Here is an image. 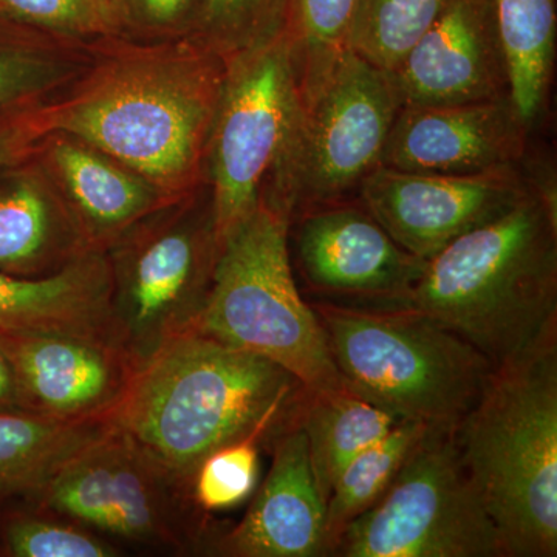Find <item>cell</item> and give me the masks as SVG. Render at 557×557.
Wrapping results in <instances>:
<instances>
[{
  "instance_id": "8fae6325",
  "label": "cell",
  "mask_w": 557,
  "mask_h": 557,
  "mask_svg": "<svg viewBox=\"0 0 557 557\" xmlns=\"http://www.w3.org/2000/svg\"><path fill=\"white\" fill-rule=\"evenodd\" d=\"M299 109L298 75L285 32L226 60L205 172L222 244L269 190Z\"/></svg>"
},
{
  "instance_id": "5bb4252c",
  "label": "cell",
  "mask_w": 557,
  "mask_h": 557,
  "mask_svg": "<svg viewBox=\"0 0 557 557\" xmlns=\"http://www.w3.org/2000/svg\"><path fill=\"white\" fill-rule=\"evenodd\" d=\"M21 408L67 423L110 421L137 362L120 344L64 333H0Z\"/></svg>"
},
{
  "instance_id": "30bf717a",
  "label": "cell",
  "mask_w": 557,
  "mask_h": 557,
  "mask_svg": "<svg viewBox=\"0 0 557 557\" xmlns=\"http://www.w3.org/2000/svg\"><path fill=\"white\" fill-rule=\"evenodd\" d=\"M330 556L507 557L453 432L438 429H428L384 496L348 523Z\"/></svg>"
},
{
  "instance_id": "ba28073f",
  "label": "cell",
  "mask_w": 557,
  "mask_h": 557,
  "mask_svg": "<svg viewBox=\"0 0 557 557\" xmlns=\"http://www.w3.org/2000/svg\"><path fill=\"white\" fill-rule=\"evenodd\" d=\"M24 500L115 545L208 555L215 536L190 487L113 424Z\"/></svg>"
},
{
  "instance_id": "484cf974",
  "label": "cell",
  "mask_w": 557,
  "mask_h": 557,
  "mask_svg": "<svg viewBox=\"0 0 557 557\" xmlns=\"http://www.w3.org/2000/svg\"><path fill=\"white\" fill-rule=\"evenodd\" d=\"M358 0H288L285 36L292 47L300 102L327 83L348 50Z\"/></svg>"
},
{
  "instance_id": "836d02e7",
  "label": "cell",
  "mask_w": 557,
  "mask_h": 557,
  "mask_svg": "<svg viewBox=\"0 0 557 557\" xmlns=\"http://www.w3.org/2000/svg\"><path fill=\"white\" fill-rule=\"evenodd\" d=\"M0 409L22 410L13 368L2 347H0Z\"/></svg>"
},
{
  "instance_id": "4fadbf2b",
  "label": "cell",
  "mask_w": 557,
  "mask_h": 557,
  "mask_svg": "<svg viewBox=\"0 0 557 557\" xmlns=\"http://www.w3.org/2000/svg\"><path fill=\"white\" fill-rule=\"evenodd\" d=\"M292 226L299 269L307 284L327 298L408 306L426 269V260L399 247L359 201L310 209Z\"/></svg>"
},
{
  "instance_id": "d590c367",
  "label": "cell",
  "mask_w": 557,
  "mask_h": 557,
  "mask_svg": "<svg viewBox=\"0 0 557 557\" xmlns=\"http://www.w3.org/2000/svg\"><path fill=\"white\" fill-rule=\"evenodd\" d=\"M0 556H2V547H0Z\"/></svg>"
},
{
  "instance_id": "4316f807",
  "label": "cell",
  "mask_w": 557,
  "mask_h": 557,
  "mask_svg": "<svg viewBox=\"0 0 557 557\" xmlns=\"http://www.w3.org/2000/svg\"><path fill=\"white\" fill-rule=\"evenodd\" d=\"M445 0H358L348 50L395 72L437 17Z\"/></svg>"
},
{
  "instance_id": "3957f363",
  "label": "cell",
  "mask_w": 557,
  "mask_h": 557,
  "mask_svg": "<svg viewBox=\"0 0 557 557\" xmlns=\"http://www.w3.org/2000/svg\"><path fill=\"white\" fill-rule=\"evenodd\" d=\"M408 306L507 364L557 335V200L518 205L428 260Z\"/></svg>"
},
{
  "instance_id": "f546056e",
  "label": "cell",
  "mask_w": 557,
  "mask_h": 557,
  "mask_svg": "<svg viewBox=\"0 0 557 557\" xmlns=\"http://www.w3.org/2000/svg\"><path fill=\"white\" fill-rule=\"evenodd\" d=\"M273 442L265 432H255L209 454L190 482L197 507L211 515L247 500L258 486L260 448H271Z\"/></svg>"
},
{
  "instance_id": "52a82bcc",
  "label": "cell",
  "mask_w": 557,
  "mask_h": 557,
  "mask_svg": "<svg viewBox=\"0 0 557 557\" xmlns=\"http://www.w3.org/2000/svg\"><path fill=\"white\" fill-rule=\"evenodd\" d=\"M220 251L222 239L207 182L150 212L106 249L113 325L137 366L175 336L197 327Z\"/></svg>"
},
{
  "instance_id": "83f0119b",
  "label": "cell",
  "mask_w": 557,
  "mask_h": 557,
  "mask_svg": "<svg viewBox=\"0 0 557 557\" xmlns=\"http://www.w3.org/2000/svg\"><path fill=\"white\" fill-rule=\"evenodd\" d=\"M2 556L11 557H116L119 545L89 528L32 508L14 511L0 527Z\"/></svg>"
},
{
  "instance_id": "d6a6232c",
  "label": "cell",
  "mask_w": 557,
  "mask_h": 557,
  "mask_svg": "<svg viewBox=\"0 0 557 557\" xmlns=\"http://www.w3.org/2000/svg\"><path fill=\"white\" fill-rule=\"evenodd\" d=\"M46 104L0 116V170L30 157L49 134Z\"/></svg>"
},
{
  "instance_id": "277c9868",
  "label": "cell",
  "mask_w": 557,
  "mask_h": 557,
  "mask_svg": "<svg viewBox=\"0 0 557 557\" xmlns=\"http://www.w3.org/2000/svg\"><path fill=\"white\" fill-rule=\"evenodd\" d=\"M507 557L557 556V335L494 369L453 432Z\"/></svg>"
},
{
  "instance_id": "ffe728a7",
  "label": "cell",
  "mask_w": 557,
  "mask_h": 557,
  "mask_svg": "<svg viewBox=\"0 0 557 557\" xmlns=\"http://www.w3.org/2000/svg\"><path fill=\"white\" fill-rule=\"evenodd\" d=\"M0 333H64L120 344L106 252H86L46 277L0 273Z\"/></svg>"
},
{
  "instance_id": "9a60e30c",
  "label": "cell",
  "mask_w": 557,
  "mask_h": 557,
  "mask_svg": "<svg viewBox=\"0 0 557 557\" xmlns=\"http://www.w3.org/2000/svg\"><path fill=\"white\" fill-rule=\"evenodd\" d=\"M530 131L509 97L463 104H403L381 166L442 175L520 170L527 163Z\"/></svg>"
},
{
  "instance_id": "4dcf8cb0",
  "label": "cell",
  "mask_w": 557,
  "mask_h": 557,
  "mask_svg": "<svg viewBox=\"0 0 557 557\" xmlns=\"http://www.w3.org/2000/svg\"><path fill=\"white\" fill-rule=\"evenodd\" d=\"M0 13L38 30L83 42L123 35L116 21L94 0H0Z\"/></svg>"
},
{
  "instance_id": "5b68a950",
  "label": "cell",
  "mask_w": 557,
  "mask_h": 557,
  "mask_svg": "<svg viewBox=\"0 0 557 557\" xmlns=\"http://www.w3.org/2000/svg\"><path fill=\"white\" fill-rule=\"evenodd\" d=\"M344 383L401 421L454 432L494 366L468 341L410 306L313 304Z\"/></svg>"
},
{
  "instance_id": "9c48e42d",
  "label": "cell",
  "mask_w": 557,
  "mask_h": 557,
  "mask_svg": "<svg viewBox=\"0 0 557 557\" xmlns=\"http://www.w3.org/2000/svg\"><path fill=\"white\" fill-rule=\"evenodd\" d=\"M403 100L394 73L347 50L298 119L284 159L260 201L289 222L310 209L351 200L379 168Z\"/></svg>"
},
{
  "instance_id": "6da1fadb",
  "label": "cell",
  "mask_w": 557,
  "mask_h": 557,
  "mask_svg": "<svg viewBox=\"0 0 557 557\" xmlns=\"http://www.w3.org/2000/svg\"><path fill=\"white\" fill-rule=\"evenodd\" d=\"M225 72L226 61L193 36L97 40L89 67L47 102L50 132L90 143L180 199L207 182Z\"/></svg>"
},
{
  "instance_id": "8992f818",
  "label": "cell",
  "mask_w": 557,
  "mask_h": 557,
  "mask_svg": "<svg viewBox=\"0 0 557 557\" xmlns=\"http://www.w3.org/2000/svg\"><path fill=\"white\" fill-rule=\"evenodd\" d=\"M287 215L260 201L223 240L197 330L287 370L309 394L347 387L289 259Z\"/></svg>"
},
{
  "instance_id": "ac0fdd59",
  "label": "cell",
  "mask_w": 557,
  "mask_h": 557,
  "mask_svg": "<svg viewBox=\"0 0 557 557\" xmlns=\"http://www.w3.org/2000/svg\"><path fill=\"white\" fill-rule=\"evenodd\" d=\"M90 251H102L150 212L175 200L148 178L75 135L51 131L33 152Z\"/></svg>"
},
{
  "instance_id": "2e32d148",
  "label": "cell",
  "mask_w": 557,
  "mask_h": 557,
  "mask_svg": "<svg viewBox=\"0 0 557 557\" xmlns=\"http://www.w3.org/2000/svg\"><path fill=\"white\" fill-rule=\"evenodd\" d=\"M392 73L403 104H463L509 97L493 0H445Z\"/></svg>"
},
{
  "instance_id": "e0dca14e",
  "label": "cell",
  "mask_w": 557,
  "mask_h": 557,
  "mask_svg": "<svg viewBox=\"0 0 557 557\" xmlns=\"http://www.w3.org/2000/svg\"><path fill=\"white\" fill-rule=\"evenodd\" d=\"M273 461L251 507L236 527L215 534L208 555L329 556L325 502L311 471L299 416L271 445Z\"/></svg>"
},
{
  "instance_id": "7a4b0ae2",
  "label": "cell",
  "mask_w": 557,
  "mask_h": 557,
  "mask_svg": "<svg viewBox=\"0 0 557 557\" xmlns=\"http://www.w3.org/2000/svg\"><path fill=\"white\" fill-rule=\"evenodd\" d=\"M307 391L269 359L193 329L138 364L110 423L190 487L222 446L295 423Z\"/></svg>"
},
{
  "instance_id": "d4e9b609",
  "label": "cell",
  "mask_w": 557,
  "mask_h": 557,
  "mask_svg": "<svg viewBox=\"0 0 557 557\" xmlns=\"http://www.w3.org/2000/svg\"><path fill=\"white\" fill-rule=\"evenodd\" d=\"M428 429L417 421H399L387 435L359 453L341 471L325 502L329 556L348 523L384 496Z\"/></svg>"
},
{
  "instance_id": "e575fe53",
  "label": "cell",
  "mask_w": 557,
  "mask_h": 557,
  "mask_svg": "<svg viewBox=\"0 0 557 557\" xmlns=\"http://www.w3.org/2000/svg\"><path fill=\"white\" fill-rule=\"evenodd\" d=\"M95 3H98V5L101 7L102 10L108 11L110 16L113 17V20L116 21V24H119V17H116V13H119V3L120 0H94ZM120 27V24H119ZM121 30V28H120Z\"/></svg>"
},
{
  "instance_id": "44dd1931",
  "label": "cell",
  "mask_w": 557,
  "mask_h": 557,
  "mask_svg": "<svg viewBox=\"0 0 557 557\" xmlns=\"http://www.w3.org/2000/svg\"><path fill=\"white\" fill-rule=\"evenodd\" d=\"M91 44L0 13V116L46 104L89 67Z\"/></svg>"
},
{
  "instance_id": "7402d4cb",
  "label": "cell",
  "mask_w": 557,
  "mask_h": 557,
  "mask_svg": "<svg viewBox=\"0 0 557 557\" xmlns=\"http://www.w3.org/2000/svg\"><path fill=\"white\" fill-rule=\"evenodd\" d=\"M110 426V421L67 423L0 409V497L32 496Z\"/></svg>"
},
{
  "instance_id": "1f68e13d",
  "label": "cell",
  "mask_w": 557,
  "mask_h": 557,
  "mask_svg": "<svg viewBox=\"0 0 557 557\" xmlns=\"http://www.w3.org/2000/svg\"><path fill=\"white\" fill-rule=\"evenodd\" d=\"M205 0H120L121 33L141 40L194 36Z\"/></svg>"
},
{
  "instance_id": "7c38bea8",
  "label": "cell",
  "mask_w": 557,
  "mask_h": 557,
  "mask_svg": "<svg viewBox=\"0 0 557 557\" xmlns=\"http://www.w3.org/2000/svg\"><path fill=\"white\" fill-rule=\"evenodd\" d=\"M534 186L525 166L442 175L380 164L362 180L357 196L399 247L428 262L458 237L500 218Z\"/></svg>"
},
{
  "instance_id": "cb8c5ba5",
  "label": "cell",
  "mask_w": 557,
  "mask_h": 557,
  "mask_svg": "<svg viewBox=\"0 0 557 557\" xmlns=\"http://www.w3.org/2000/svg\"><path fill=\"white\" fill-rule=\"evenodd\" d=\"M509 98L528 126L544 112L556 54V0H493Z\"/></svg>"
},
{
  "instance_id": "f1b7e54d",
  "label": "cell",
  "mask_w": 557,
  "mask_h": 557,
  "mask_svg": "<svg viewBox=\"0 0 557 557\" xmlns=\"http://www.w3.org/2000/svg\"><path fill=\"white\" fill-rule=\"evenodd\" d=\"M287 11L288 0H205L193 38L226 61L278 38Z\"/></svg>"
},
{
  "instance_id": "d6986e66",
  "label": "cell",
  "mask_w": 557,
  "mask_h": 557,
  "mask_svg": "<svg viewBox=\"0 0 557 557\" xmlns=\"http://www.w3.org/2000/svg\"><path fill=\"white\" fill-rule=\"evenodd\" d=\"M89 251L78 223L33 153L0 170V273L46 277Z\"/></svg>"
},
{
  "instance_id": "603a6c76",
  "label": "cell",
  "mask_w": 557,
  "mask_h": 557,
  "mask_svg": "<svg viewBox=\"0 0 557 557\" xmlns=\"http://www.w3.org/2000/svg\"><path fill=\"white\" fill-rule=\"evenodd\" d=\"M399 421L348 387L318 394L307 392L299 424L306 432L311 471L324 502L341 471Z\"/></svg>"
}]
</instances>
